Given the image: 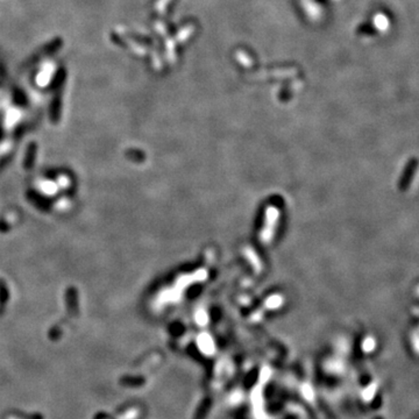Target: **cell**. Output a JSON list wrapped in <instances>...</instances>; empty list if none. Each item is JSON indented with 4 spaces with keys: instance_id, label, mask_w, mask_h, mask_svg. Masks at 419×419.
I'll use <instances>...</instances> for the list:
<instances>
[{
    "instance_id": "obj_1",
    "label": "cell",
    "mask_w": 419,
    "mask_h": 419,
    "mask_svg": "<svg viewBox=\"0 0 419 419\" xmlns=\"http://www.w3.org/2000/svg\"><path fill=\"white\" fill-rule=\"evenodd\" d=\"M192 32H193V28H192V27H188V28L183 29L182 32L179 33L177 41H179V42H182V41H185V40L188 39V37L190 36V34H191Z\"/></svg>"
}]
</instances>
